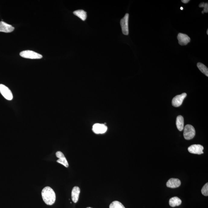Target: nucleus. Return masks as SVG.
<instances>
[{
    "label": "nucleus",
    "instance_id": "obj_5",
    "mask_svg": "<svg viewBox=\"0 0 208 208\" xmlns=\"http://www.w3.org/2000/svg\"><path fill=\"white\" fill-rule=\"evenodd\" d=\"M0 93L7 100H11L13 98L12 92L5 85L0 84Z\"/></svg>",
    "mask_w": 208,
    "mask_h": 208
},
{
    "label": "nucleus",
    "instance_id": "obj_7",
    "mask_svg": "<svg viewBox=\"0 0 208 208\" xmlns=\"http://www.w3.org/2000/svg\"><path fill=\"white\" fill-rule=\"evenodd\" d=\"M187 95L186 93H183L175 96L172 100V105L175 107H179L182 104L183 101Z\"/></svg>",
    "mask_w": 208,
    "mask_h": 208
},
{
    "label": "nucleus",
    "instance_id": "obj_23",
    "mask_svg": "<svg viewBox=\"0 0 208 208\" xmlns=\"http://www.w3.org/2000/svg\"><path fill=\"white\" fill-rule=\"evenodd\" d=\"M181 10H182L183 9V8H182V7H181Z\"/></svg>",
    "mask_w": 208,
    "mask_h": 208
},
{
    "label": "nucleus",
    "instance_id": "obj_21",
    "mask_svg": "<svg viewBox=\"0 0 208 208\" xmlns=\"http://www.w3.org/2000/svg\"><path fill=\"white\" fill-rule=\"evenodd\" d=\"M56 155V157L58 158H61L65 157L63 153L62 152L60 151L57 152Z\"/></svg>",
    "mask_w": 208,
    "mask_h": 208
},
{
    "label": "nucleus",
    "instance_id": "obj_2",
    "mask_svg": "<svg viewBox=\"0 0 208 208\" xmlns=\"http://www.w3.org/2000/svg\"><path fill=\"white\" fill-rule=\"evenodd\" d=\"M195 135V129L192 125H187L185 126L184 132V137L185 139L190 140L194 137Z\"/></svg>",
    "mask_w": 208,
    "mask_h": 208
},
{
    "label": "nucleus",
    "instance_id": "obj_18",
    "mask_svg": "<svg viewBox=\"0 0 208 208\" xmlns=\"http://www.w3.org/2000/svg\"><path fill=\"white\" fill-rule=\"evenodd\" d=\"M57 162L60 163V164L66 167H68L69 166V164H68L67 160L66 157L61 158H59L58 160H57Z\"/></svg>",
    "mask_w": 208,
    "mask_h": 208
},
{
    "label": "nucleus",
    "instance_id": "obj_4",
    "mask_svg": "<svg viewBox=\"0 0 208 208\" xmlns=\"http://www.w3.org/2000/svg\"><path fill=\"white\" fill-rule=\"evenodd\" d=\"M129 14H126L125 16L121 19L120 24L123 33L125 35L129 34V28H128V20H129Z\"/></svg>",
    "mask_w": 208,
    "mask_h": 208
},
{
    "label": "nucleus",
    "instance_id": "obj_13",
    "mask_svg": "<svg viewBox=\"0 0 208 208\" xmlns=\"http://www.w3.org/2000/svg\"><path fill=\"white\" fill-rule=\"evenodd\" d=\"M73 14L75 16L80 18L82 21H85L87 18V13L83 10L75 11L73 12Z\"/></svg>",
    "mask_w": 208,
    "mask_h": 208
},
{
    "label": "nucleus",
    "instance_id": "obj_11",
    "mask_svg": "<svg viewBox=\"0 0 208 208\" xmlns=\"http://www.w3.org/2000/svg\"><path fill=\"white\" fill-rule=\"evenodd\" d=\"M181 184V181L178 178H171L167 181L166 185L168 187L174 188L179 187Z\"/></svg>",
    "mask_w": 208,
    "mask_h": 208
},
{
    "label": "nucleus",
    "instance_id": "obj_17",
    "mask_svg": "<svg viewBox=\"0 0 208 208\" xmlns=\"http://www.w3.org/2000/svg\"><path fill=\"white\" fill-rule=\"evenodd\" d=\"M110 208H125V206L121 203L118 201H114L112 202L109 206Z\"/></svg>",
    "mask_w": 208,
    "mask_h": 208
},
{
    "label": "nucleus",
    "instance_id": "obj_16",
    "mask_svg": "<svg viewBox=\"0 0 208 208\" xmlns=\"http://www.w3.org/2000/svg\"><path fill=\"white\" fill-rule=\"evenodd\" d=\"M197 66L202 73L204 74L206 76H208V69L206 66L202 63L198 62L197 64Z\"/></svg>",
    "mask_w": 208,
    "mask_h": 208
},
{
    "label": "nucleus",
    "instance_id": "obj_19",
    "mask_svg": "<svg viewBox=\"0 0 208 208\" xmlns=\"http://www.w3.org/2000/svg\"><path fill=\"white\" fill-rule=\"evenodd\" d=\"M201 192L203 195L208 196V183H206L203 186L201 190Z\"/></svg>",
    "mask_w": 208,
    "mask_h": 208
},
{
    "label": "nucleus",
    "instance_id": "obj_3",
    "mask_svg": "<svg viewBox=\"0 0 208 208\" xmlns=\"http://www.w3.org/2000/svg\"><path fill=\"white\" fill-rule=\"evenodd\" d=\"M20 55L23 58L30 59H40L43 58L41 54L30 50L22 51L20 53Z\"/></svg>",
    "mask_w": 208,
    "mask_h": 208
},
{
    "label": "nucleus",
    "instance_id": "obj_22",
    "mask_svg": "<svg viewBox=\"0 0 208 208\" xmlns=\"http://www.w3.org/2000/svg\"><path fill=\"white\" fill-rule=\"evenodd\" d=\"M189 1L190 0H182V1H181V2L184 3V4L188 3Z\"/></svg>",
    "mask_w": 208,
    "mask_h": 208
},
{
    "label": "nucleus",
    "instance_id": "obj_12",
    "mask_svg": "<svg viewBox=\"0 0 208 208\" xmlns=\"http://www.w3.org/2000/svg\"><path fill=\"white\" fill-rule=\"evenodd\" d=\"M80 189L79 187L75 186L72 188V201L76 203L78 200Z\"/></svg>",
    "mask_w": 208,
    "mask_h": 208
},
{
    "label": "nucleus",
    "instance_id": "obj_1",
    "mask_svg": "<svg viewBox=\"0 0 208 208\" xmlns=\"http://www.w3.org/2000/svg\"><path fill=\"white\" fill-rule=\"evenodd\" d=\"M43 201L47 205L53 204L56 199V196L53 190L49 187H46L41 192Z\"/></svg>",
    "mask_w": 208,
    "mask_h": 208
},
{
    "label": "nucleus",
    "instance_id": "obj_6",
    "mask_svg": "<svg viewBox=\"0 0 208 208\" xmlns=\"http://www.w3.org/2000/svg\"><path fill=\"white\" fill-rule=\"evenodd\" d=\"M204 148L200 145H193L188 148V152L192 154L200 155L203 154Z\"/></svg>",
    "mask_w": 208,
    "mask_h": 208
},
{
    "label": "nucleus",
    "instance_id": "obj_10",
    "mask_svg": "<svg viewBox=\"0 0 208 208\" xmlns=\"http://www.w3.org/2000/svg\"><path fill=\"white\" fill-rule=\"evenodd\" d=\"M14 29V27L12 25L8 24L3 21L0 22V32L9 33L13 31Z\"/></svg>",
    "mask_w": 208,
    "mask_h": 208
},
{
    "label": "nucleus",
    "instance_id": "obj_8",
    "mask_svg": "<svg viewBox=\"0 0 208 208\" xmlns=\"http://www.w3.org/2000/svg\"><path fill=\"white\" fill-rule=\"evenodd\" d=\"M107 129V127L104 124L96 123L93 126L92 130L95 133L99 134L105 133Z\"/></svg>",
    "mask_w": 208,
    "mask_h": 208
},
{
    "label": "nucleus",
    "instance_id": "obj_15",
    "mask_svg": "<svg viewBox=\"0 0 208 208\" xmlns=\"http://www.w3.org/2000/svg\"><path fill=\"white\" fill-rule=\"evenodd\" d=\"M169 205L171 207L180 206L181 203V199L177 197H174L171 198L169 200Z\"/></svg>",
    "mask_w": 208,
    "mask_h": 208
},
{
    "label": "nucleus",
    "instance_id": "obj_9",
    "mask_svg": "<svg viewBox=\"0 0 208 208\" xmlns=\"http://www.w3.org/2000/svg\"><path fill=\"white\" fill-rule=\"evenodd\" d=\"M178 43L181 46H186L190 42V38L187 35L179 33L177 36Z\"/></svg>",
    "mask_w": 208,
    "mask_h": 208
},
{
    "label": "nucleus",
    "instance_id": "obj_14",
    "mask_svg": "<svg viewBox=\"0 0 208 208\" xmlns=\"http://www.w3.org/2000/svg\"><path fill=\"white\" fill-rule=\"evenodd\" d=\"M176 125L177 129L180 131H182L184 129V118L181 115L177 117Z\"/></svg>",
    "mask_w": 208,
    "mask_h": 208
},
{
    "label": "nucleus",
    "instance_id": "obj_24",
    "mask_svg": "<svg viewBox=\"0 0 208 208\" xmlns=\"http://www.w3.org/2000/svg\"><path fill=\"white\" fill-rule=\"evenodd\" d=\"M206 33H207V34L208 35V29H207V31H206Z\"/></svg>",
    "mask_w": 208,
    "mask_h": 208
},
{
    "label": "nucleus",
    "instance_id": "obj_20",
    "mask_svg": "<svg viewBox=\"0 0 208 208\" xmlns=\"http://www.w3.org/2000/svg\"><path fill=\"white\" fill-rule=\"evenodd\" d=\"M200 8H203V11L206 13H208V4L207 3L202 2L199 5Z\"/></svg>",
    "mask_w": 208,
    "mask_h": 208
},
{
    "label": "nucleus",
    "instance_id": "obj_25",
    "mask_svg": "<svg viewBox=\"0 0 208 208\" xmlns=\"http://www.w3.org/2000/svg\"><path fill=\"white\" fill-rule=\"evenodd\" d=\"M92 208L90 207H87V208Z\"/></svg>",
    "mask_w": 208,
    "mask_h": 208
}]
</instances>
